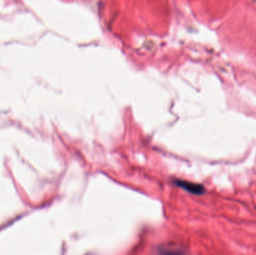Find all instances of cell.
I'll return each mask as SVG.
<instances>
[{
	"label": "cell",
	"mask_w": 256,
	"mask_h": 255,
	"mask_svg": "<svg viewBox=\"0 0 256 255\" xmlns=\"http://www.w3.org/2000/svg\"><path fill=\"white\" fill-rule=\"evenodd\" d=\"M159 254L160 255H185V252L179 247L168 245L160 248Z\"/></svg>",
	"instance_id": "obj_2"
},
{
	"label": "cell",
	"mask_w": 256,
	"mask_h": 255,
	"mask_svg": "<svg viewBox=\"0 0 256 255\" xmlns=\"http://www.w3.org/2000/svg\"><path fill=\"white\" fill-rule=\"evenodd\" d=\"M174 183L177 184L179 187L182 188L187 192L194 194H197V195H200V194H204L205 192V187L201 184L182 180H175Z\"/></svg>",
	"instance_id": "obj_1"
}]
</instances>
